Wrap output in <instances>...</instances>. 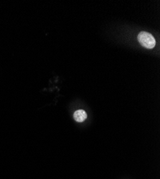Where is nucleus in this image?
<instances>
[{"label": "nucleus", "mask_w": 160, "mask_h": 179, "mask_svg": "<svg viewBox=\"0 0 160 179\" xmlns=\"http://www.w3.org/2000/svg\"><path fill=\"white\" fill-rule=\"evenodd\" d=\"M138 40L141 46L146 49H152L156 45L154 37L150 33L146 32H141L138 35Z\"/></svg>", "instance_id": "1"}, {"label": "nucleus", "mask_w": 160, "mask_h": 179, "mask_svg": "<svg viewBox=\"0 0 160 179\" xmlns=\"http://www.w3.org/2000/svg\"><path fill=\"white\" fill-rule=\"evenodd\" d=\"M73 117L75 121L80 123V122L84 121L87 118V114L84 110H78L74 113Z\"/></svg>", "instance_id": "2"}]
</instances>
